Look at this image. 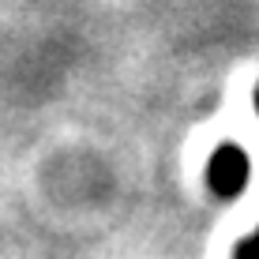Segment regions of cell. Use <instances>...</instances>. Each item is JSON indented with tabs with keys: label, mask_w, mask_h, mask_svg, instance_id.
Returning <instances> with one entry per match:
<instances>
[{
	"label": "cell",
	"mask_w": 259,
	"mask_h": 259,
	"mask_svg": "<svg viewBox=\"0 0 259 259\" xmlns=\"http://www.w3.org/2000/svg\"><path fill=\"white\" fill-rule=\"evenodd\" d=\"M244 181H248L244 150L233 147V143H226V147L214 150V158H210V188L218 195H237L244 188Z\"/></svg>",
	"instance_id": "6da1fadb"
},
{
	"label": "cell",
	"mask_w": 259,
	"mask_h": 259,
	"mask_svg": "<svg viewBox=\"0 0 259 259\" xmlns=\"http://www.w3.org/2000/svg\"><path fill=\"white\" fill-rule=\"evenodd\" d=\"M240 259H259V233L255 237H248L244 244H240V252H237Z\"/></svg>",
	"instance_id": "7a4b0ae2"
},
{
	"label": "cell",
	"mask_w": 259,
	"mask_h": 259,
	"mask_svg": "<svg viewBox=\"0 0 259 259\" xmlns=\"http://www.w3.org/2000/svg\"><path fill=\"white\" fill-rule=\"evenodd\" d=\"M255 105H259V98H255Z\"/></svg>",
	"instance_id": "3957f363"
}]
</instances>
